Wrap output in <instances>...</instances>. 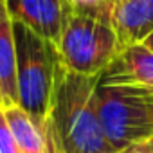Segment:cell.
Listing matches in <instances>:
<instances>
[{"mask_svg":"<svg viewBox=\"0 0 153 153\" xmlns=\"http://www.w3.org/2000/svg\"><path fill=\"white\" fill-rule=\"evenodd\" d=\"M99 78L70 72L59 63L49 123L61 153H115L96 108Z\"/></svg>","mask_w":153,"mask_h":153,"instance_id":"1","label":"cell"},{"mask_svg":"<svg viewBox=\"0 0 153 153\" xmlns=\"http://www.w3.org/2000/svg\"><path fill=\"white\" fill-rule=\"evenodd\" d=\"M112 0L99 6L68 7L59 42V63L76 74L101 76L119 54V40L110 15Z\"/></svg>","mask_w":153,"mask_h":153,"instance_id":"2","label":"cell"},{"mask_svg":"<svg viewBox=\"0 0 153 153\" xmlns=\"http://www.w3.org/2000/svg\"><path fill=\"white\" fill-rule=\"evenodd\" d=\"M16 43V92L18 106L33 119L49 121L56 76L59 68L58 49L24 24L13 22Z\"/></svg>","mask_w":153,"mask_h":153,"instance_id":"3","label":"cell"},{"mask_svg":"<svg viewBox=\"0 0 153 153\" xmlns=\"http://www.w3.org/2000/svg\"><path fill=\"white\" fill-rule=\"evenodd\" d=\"M151 88L108 83L99 78L96 108L103 133L115 153L153 135Z\"/></svg>","mask_w":153,"mask_h":153,"instance_id":"4","label":"cell"},{"mask_svg":"<svg viewBox=\"0 0 153 153\" xmlns=\"http://www.w3.org/2000/svg\"><path fill=\"white\" fill-rule=\"evenodd\" d=\"M6 4L13 22L24 24L54 45L59 42L70 7L68 0H6Z\"/></svg>","mask_w":153,"mask_h":153,"instance_id":"5","label":"cell"},{"mask_svg":"<svg viewBox=\"0 0 153 153\" xmlns=\"http://www.w3.org/2000/svg\"><path fill=\"white\" fill-rule=\"evenodd\" d=\"M110 15L119 51L144 43L153 34V0H112Z\"/></svg>","mask_w":153,"mask_h":153,"instance_id":"6","label":"cell"},{"mask_svg":"<svg viewBox=\"0 0 153 153\" xmlns=\"http://www.w3.org/2000/svg\"><path fill=\"white\" fill-rule=\"evenodd\" d=\"M101 79L153 90V49L146 43H137L119 51L115 59L101 74Z\"/></svg>","mask_w":153,"mask_h":153,"instance_id":"7","label":"cell"},{"mask_svg":"<svg viewBox=\"0 0 153 153\" xmlns=\"http://www.w3.org/2000/svg\"><path fill=\"white\" fill-rule=\"evenodd\" d=\"M7 123L22 153H61L49 121L33 119L24 108L4 106Z\"/></svg>","mask_w":153,"mask_h":153,"instance_id":"8","label":"cell"},{"mask_svg":"<svg viewBox=\"0 0 153 153\" xmlns=\"http://www.w3.org/2000/svg\"><path fill=\"white\" fill-rule=\"evenodd\" d=\"M0 97L2 106H16V43L13 18L6 0H0Z\"/></svg>","mask_w":153,"mask_h":153,"instance_id":"9","label":"cell"},{"mask_svg":"<svg viewBox=\"0 0 153 153\" xmlns=\"http://www.w3.org/2000/svg\"><path fill=\"white\" fill-rule=\"evenodd\" d=\"M0 153H22L7 123L4 106H0Z\"/></svg>","mask_w":153,"mask_h":153,"instance_id":"10","label":"cell"},{"mask_svg":"<svg viewBox=\"0 0 153 153\" xmlns=\"http://www.w3.org/2000/svg\"><path fill=\"white\" fill-rule=\"evenodd\" d=\"M119 153H151V148H149L148 140H144V142H135V144L124 148V149L119 151Z\"/></svg>","mask_w":153,"mask_h":153,"instance_id":"11","label":"cell"},{"mask_svg":"<svg viewBox=\"0 0 153 153\" xmlns=\"http://www.w3.org/2000/svg\"><path fill=\"white\" fill-rule=\"evenodd\" d=\"M72 6H99L106 0H68Z\"/></svg>","mask_w":153,"mask_h":153,"instance_id":"12","label":"cell"},{"mask_svg":"<svg viewBox=\"0 0 153 153\" xmlns=\"http://www.w3.org/2000/svg\"><path fill=\"white\" fill-rule=\"evenodd\" d=\"M144 43H146V45H148V47H149V49H153V34H151V36H148V38H146V42H144Z\"/></svg>","mask_w":153,"mask_h":153,"instance_id":"13","label":"cell"},{"mask_svg":"<svg viewBox=\"0 0 153 153\" xmlns=\"http://www.w3.org/2000/svg\"><path fill=\"white\" fill-rule=\"evenodd\" d=\"M148 144H149V148H151V153H153V135L148 139Z\"/></svg>","mask_w":153,"mask_h":153,"instance_id":"14","label":"cell"},{"mask_svg":"<svg viewBox=\"0 0 153 153\" xmlns=\"http://www.w3.org/2000/svg\"><path fill=\"white\" fill-rule=\"evenodd\" d=\"M151 110H153V94H151Z\"/></svg>","mask_w":153,"mask_h":153,"instance_id":"15","label":"cell"},{"mask_svg":"<svg viewBox=\"0 0 153 153\" xmlns=\"http://www.w3.org/2000/svg\"><path fill=\"white\" fill-rule=\"evenodd\" d=\"M0 99H2V97H0Z\"/></svg>","mask_w":153,"mask_h":153,"instance_id":"16","label":"cell"}]
</instances>
